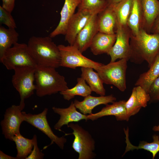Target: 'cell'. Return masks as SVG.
Returning a JSON list of instances; mask_svg holds the SVG:
<instances>
[{
  "instance_id": "obj_25",
  "label": "cell",
  "mask_w": 159,
  "mask_h": 159,
  "mask_svg": "<svg viewBox=\"0 0 159 159\" xmlns=\"http://www.w3.org/2000/svg\"><path fill=\"white\" fill-rule=\"evenodd\" d=\"M159 76V54L146 72L140 75L135 85L140 86L148 94L149 88L154 81Z\"/></svg>"
},
{
  "instance_id": "obj_10",
  "label": "cell",
  "mask_w": 159,
  "mask_h": 159,
  "mask_svg": "<svg viewBox=\"0 0 159 159\" xmlns=\"http://www.w3.org/2000/svg\"><path fill=\"white\" fill-rule=\"evenodd\" d=\"M115 42L107 54L111 57L110 62L115 61L118 59H130L132 50L129 42L132 34L127 26H123L118 22L116 33Z\"/></svg>"
},
{
  "instance_id": "obj_31",
  "label": "cell",
  "mask_w": 159,
  "mask_h": 159,
  "mask_svg": "<svg viewBox=\"0 0 159 159\" xmlns=\"http://www.w3.org/2000/svg\"><path fill=\"white\" fill-rule=\"evenodd\" d=\"M0 23L1 25L4 24L8 28L16 29V25L15 20L9 12L0 6Z\"/></svg>"
},
{
  "instance_id": "obj_7",
  "label": "cell",
  "mask_w": 159,
  "mask_h": 159,
  "mask_svg": "<svg viewBox=\"0 0 159 159\" xmlns=\"http://www.w3.org/2000/svg\"><path fill=\"white\" fill-rule=\"evenodd\" d=\"M0 61L9 70L19 67H37L25 43L15 44L5 52Z\"/></svg>"
},
{
  "instance_id": "obj_34",
  "label": "cell",
  "mask_w": 159,
  "mask_h": 159,
  "mask_svg": "<svg viewBox=\"0 0 159 159\" xmlns=\"http://www.w3.org/2000/svg\"><path fill=\"white\" fill-rule=\"evenodd\" d=\"M33 138L34 140V146L31 153L26 159H42L44 158V154L41 151L38 147L37 136L34 135Z\"/></svg>"
},
{
  "instance_id": "obj_33",
  "label": "cell",
  "mask_w": 159,
  "mask_h": 159,
  "mask_svg": "<svg viewBox=\"0 0 159 159\" xmlns=\"http://www.w3.org/2000/svg\"><path fill=\"white\" fill-rule=\"evenodd\" d=\"M148 94L150 101H159V76L153 82L149 88Z\"/></svg>"
},
{
  "instance_id": "obj_39",
  "label": "cell",
  "mask_w": 159,
  "mask_h": 159,
  "mask_svg": "<svg viewBox=\"0 0 159 159\" xmlns=\"http://www.w3.org/2000/svg\"></svg>"
},
{
  "instance_id": "obj_15",
  "label": "cell",
  "mask_w": 159,
  "mask_h": 159,
  "mask_svg": "<svg viewBox=\"0 0 159 159\" xmlns=\"http://www.w3.org/2000/svg\"><path fill=\"white\" fill-rule=\"evenodd\" d=\"M76 109L74 102L72 101L67 108L52 107V109L54 112L60 116L59 119L54 125V129L60 131L63 126L67 125L70 123L78 122L83 120L87 121V115L78 112Z\"/></svg>"
},
{
  "instance_id": "obj_12",
  "label": "cell",
  "mask_w": 159,
  "mask_h": 159,
  "mask_svg": "<svg viewBox=\"0 0 159 159\" xmlns=\"http://www.w3.org/2000/svg\"><path fill=\"white\" fill-rule=\"evenodd\" d=\"M94 15L88 11L81 10H78L74 14L68 23L65 35V40L70 45H74L77 35Z\"/></svg>"
},
{
  "instance_id": "obj_8",
  "label": "cell",
  "mask_w": 159,
  "mask_h": 159,
  "mask_svg": "<svg viewBox=\"0 0 159 159\" xmlns=\"http://www.w3.org/2000/svg\"><path fill=\"white\" fill-rule=\"evenodd\" d=\"M58 46L61 55L60 66L73 69L78 67H91L96 70L102 64L85 57L74 45L59 44Z\"/></svg>"
},
{
  "instance_id": "obj_22",
  "label": "cell",
  "mask_w": 159,
  "mask_h": 159,
  "mask_svg": "<svg viewBox=\"0 0 159 159\" xmlns=\"http://www.w3.org/2000/svg\"><path fill=\"white\" fill-rule=\"evenodd\" d=\"M81 69V77L88 84L92 91L100 96L105 95L106 91L103 83L98 73L91 67H82Z\"/></svg>"
},
{
  "instance_id": "obj_32",
  "label": "cell",
  "mask_w": 159,
  "mask_h": 159,
  "mask_svg": "<svg viewBox=\"0 0 159 159\" xmlns=\"http://www.w3.org/2000/svg\"><path fill=\"white\" fill-rule=\"evenodd\" d=\"M134 87L137 99L139 104L142 107H146L148 102L150 100L149 95L144 89L140 86H137Z\"/></svg>"
},
{
  "instance_id": "obj_30",
  "label": "cell",
  "mask_w": 159,
  "mask_h": 159,
  "mask_svg": "<svg viewBox=\"0 0 159 159\" xmlns=\"http://www.w3.org/2000/svg\"><path fill=\"white\" fill-rule=\"evenodd\" d=\"M125 106L129 117L137 114L142 107L138 101L134 87L132 90L130 97L127 101H126Z\"/></svg>"
},
{
  "instance_id": "obj_1",
  "label": "cell",
  "mask_w": 159,
  "mask_h": 159,
  "mask_svg": "<svg viewBox=\"0 0 159 159\" xmlns=\"http://www.w3.org/2000/svg\"><path fill=\"white\" fill-rule=\"evenodd\" d=\"M27 45L29 53L37 66L55 68L60 67L59 50L49 36H32Z\"/></svg>"
},
{
  "instance_id": "obj_2",
  "label": "cell",
  "mask_w": 159,
  "mask_h": 159,
  "mask_svg": "<svg viewBox=\"0 0 159 159\" xmlns=\"http://www.w3.org/2000/svg\"><path fill=\"white\" fill-rule=\"evenodd\" d=\"M130 59L135 61H146L150 67L159 54V34H150L143 29L136 35L131 34Z\"/></svg>"
},
{
  "instance_id": "obj_26",
  "label": "cell",
  "mask_w": 159,
  "mask_h": 159,
  "mask_svg": "<svg viewBox=\"0 0 159 159\" xmlns=\"http://www.w3.org/2000/svg\"><path fill=\"white\" fill-rule=\"evenodd\" d=\"M77 82V84L73 88L59 92L64 100L69 101L76 96L85 97L91 94L92 91L90 87L86 84L83 78L81 77L78 78Z\"/></svg>"
},
{
  "instance_id": "obj_23",
  "label": "cell",
  "mask_w": 159,
  "mask_h": 159,
  "mask_svg": "<svg viewBox=\"0 0 159 159\" xmlns=\"http://www.w3.org/2000/svg\"><path fill=\"white\" fill-rule=\"evenodd\" d=\"M143 13L139 1L133 0L132 8L127 22V25L132 35H137L143 29Z\"/></svg>"
},
{
  "instance_id": "obj_21",
  "label": "cell",
  "mask_w": 159,
  "mask_h": 159,
  "mask_svg": "<svg viewBox=\"0 0 159 159\" xmlns=\"http://www.w3.org/2000/svg\"><path fill=\"white\" fill-rule=\"evenodd\" d=\"M124 131L125 135V142L126 144L125 152L123 155H124L127 152L133 151L135 150L143 149L151 153L152 155L153 159H154L156 154L159 152V136L154 135L153 136V141L151 143H148L144 141L140 142L137 146L133 145L130 143L129 138V129L124 128Z\"/></svg>"
},
{
  "instance_id": "obj_16",
  "label": "cell",
  "mask_w": 159,
  "mask_h": 159,
  "mask_svg": "<svg viewBox=\"0 0 159 159\" xmlns=\"http://www.w3.org/2000/svg\"><path fill=\"white\" fill-rule=\"evenodd\" d=\"M80 2V0H64L60 13V21L56 27L50 33L49 36L50 37L53 38L60 34L65 35L68 23Z\"/></svg>"
},
{
  "instance_id": "obj_24",
  "label": "cell",
  "mask_w": 159,
  "mask_h": 159,
  "mask_svg": "<svg viewBox=\"0 0 159 159\" xmlns=\"http://www.w3.org/2000/svg\"><path fill=\"white\" fill-rule=\"evenodd\" d=\"M19 34L15 29L0 26V59L5 52L18 42Z\"/></svg>"
},
{
  "instance_id": "obj_3",
  "label": "cell",
  "mask_w": 159,
  "mask_h": 159,
  "mask_svg": "<svg viewBox=\"0 0 159 159\" xmlns=\"http://www.w3.org/2000/svg\"><path fill=\"white\" fill-rule=\"evenodd\" d=\"M55 68L37 66L35 72L36 93L42 97L55 94L69 88L64 76Z\"/></svg>"
},
{
  "instance_id": "obj_38",
  "label": "cell",
  "mask_w": 159,
  "mask_h": 159,
  "mask_svg": "<svg viewBox=\"0 0 159 159\" xmlns=\"http://www.w3.org/2000/svg\"><path fill=\"white\" fill-rule=\"evenodd\" d=\"M108 5L114 4L118 3L122 0H105Z\"/></svg>"
},
{
  "instance_id": "obj_19",
  "label": "cell",
  "mask_w": 159,
  "mask_h": 159,
  "mask_svg": "<svg viewBox=\"0 0 159 159\" xmlns=\"http://www.w3.org/2000/svg\"><path fill=\"white\" fill-rule=\"evenodd\" d=\"M143 12V29L150 33L154 22L159 15L158 0H139Z\"/></svg>"
},
{
  "instance_id": "obj_14",
  "label": "cell",
  "mask_w": 159,
  "mask_h": 159,
  "mask_svg": "<svg viewBox=\"0 0 159 159\" xmlns=\"http://www.w3.org/2000/svg\"><path fill=\"white\" fill-rule=\"evenodd\" d=\"M126 101L124 100L114 102L112 104L106 105L99 112L87 115V120H96L102 117L114 116L117 121H129L130 118L125 107Z\"/></svg>"
},
{
  "instance_id": "obj_20",
  "label": "cell",
  "mask_w": 159,
  "mask_h": 159,
  "mask_svg": "<svg viewBox=\"0 0 159 159\" xmlns=\"http://www.w3.org/2000/svg\"><path fill=\"white\" fill-rule=\"evenodd\" d=\"M116 34H107L98 32L93 38L90 47L95 55L107 54L114 45Z\"/></svg>"
},
{
  "instance_id": "obj_36",
  "label": "cell",
  "mask_w": 159,
  "mask_h": 159,
  "mask_svg": "<svg viewBox=\"0 0 159 159\" xmlns=\"http://www.w3.org/2000/svg\"><path fill=\"white\" fill-rule=\"evenodd\" d=\"M150 32L152 33L159 34V15L155 20Z\"/></svg>"
},
{
  "instance_id": "obj_11",
  "label": "cell",
  "mask_w": 159,
  "mask_h": 159,
  "mask_svg": "<svg viewBox=\"0 0 159 159\" xmlns=\"http://www.w3.org/2000/svg\"><path fill=\"white\" fill-rule=\"evenodd\" d=\"M48 111V109L46 108L41 112L37 114L26 113L23 111H22V113L24 121L37 128L47 135L51 140V144L55 143L61 149L63 150L67 140L63 136L59 137L54 133L47 119Z\"/></svg>"
},
{
  "instance_id": "obj_37",
  "label": "cell",
  "mask_w": 159,
  "mask_h": 159,
  "mask_svg": "<svg viewBox=\"0 0 159 159\" xmlns=\"http://www.w3.org/2000/svg\"><path fill=\"white\" fill-rule=\"evenodd\" d=\"M0 159H17L16 157H14L8 155L4 153L1 150L0 151Z\"/></svg>"
},
{
  "instance_id": "obj_4",
  "label": "cell",
  "mask_w": 159,
  "mask_h": 159,
  "mask_svg": "<svg viewBox=\"0 0 159 159\" xmlns=\"http://www.w3.org/2000/svg\"><path fill=\"white\" fill-rule=\"evenodd\" d=\"M125 59L111 62L107 64H103L96 71L99 74L103 83L112 85L121 92L126 88V73L127 68Z\"/></svg>"
},
{
  "instance_id": "obj_5",
  "label": "cell",
  "mask_w": 159,
  "mask_h": 159,
  "mask_svg": "<svg viewBox=\"0 0 159 159\" xmlns=\"http://www.w3.org/2000/svg\"><path fill=\"white\" fill-rule=\"evenodd\" d=\"M67 126L73 131L70 134L74 136L72 147L78 153V159L95 158V141L90 133L77 124L70 123Z\"/></svg>"
},
{
  "instance_id": "obj_18",
  "label": "cell",
  "mask_w": 159,
  "mask_h": 159,
  "mask_svg": "<svg viewBox=\"0 0 159 159\" xmlns=\"http://www.w3.org/2000/svg\"><path fill=\"white\" fill-rule=\"evenodd\" d=\"M116 100V98L112 94L99 97L93 96L89 95L85 97L82 101L75 100L74 103L77 109H78L80 112L87 115L92 113V110L95 107L100 105H106L109 103H112Z\"/></svg>"
},
{
  "instance_id": "obj_17",
  "label": "cell",
  "mask_w": 159,
  "mask_h": 159,
  "mask_svg": "<svg viewBox=\"0 0 159 159\" xmlns=\"http://www.w3.org/2000/svg\"><path fill=\"white\" fill-rule=\"evenodd\" d=\"M97 22L99 32L107 34L116 33L118 21L112 5H108L97 14Z\"/></svg>"
},
{
  "instance_id": "obj_6",
  "label": "cell",
  "mask_w": 159,
  "mask_h": 159,
  "mask_svg": "<svg viewBox=\"0 0 159 159\" xmlns=\"http://www.w3.org/2000/svg\"><path fill=\"white\" fill-rule=\"evenodd\" d=\"M36 68L31 67H22L14 69L12 83L18 92L20 98V104L25 105L24 100L32 96L36 89L35 72Z\"/></svg>"
},
{
  "instance_id": "obj_13",
  "label": "cell",
  "mask_w": 159,
  "mask_h": 159,
  "mask_svg": "<svg viewBox=\"0 0 159 159\" xmlns=\"http://www.w3.org/2000/svg\"><path fill=\"white\" fill-rule=\"evenodd\" d=\"M99 32L97 14L93 15L77 35L74 45L82 53L90 48L93 39Z\"/></svg>"
},
{
  "instance_id": "obj_29",
  "label": "cell",
  "mask_w": 159,
  "mask_h": 159,
  "mask_svg": "<svg viewBox=\"0 0 159 159\" xmlns=\"http://www.w3.org/2000/svg\"><path fill=\"white\" fill-rule=\"evenodd\" d=\"M78 10L88 11L93 14H98L108 6L105 0H80Z\"/></svg>"
},
{
  "instance_id": "obj_27",
  "label": "cell",
  "mask_w": 159,
  "mask_h": 159,
  "mask_svg": "<svg viewBox=\"0 0 159 159\" xmlns=\"http://www.w3.org/2000/svg\"><path fill=\"white\" fill-rule=\"evenodd\" d=\"M16 144L17 159H26L31 153L33 148L34 140L26 138L19 133L12 138Z\"/></svg>"
},
{
  "instance_id": "obj_28",
  "label": "cell",
  "mask_w": 159,
  "mask_h": 159,
  "mask_svg": "<svg viewBox=\"0 0 159 159\" xmlns=\"http://www.w3.org/2000/svg\"><path fill=\"white\" fill-rule=\"evenodd\" d=\"M133 0H122L112 5L117 17L118 23L123 26H127L128 18L131 11Z\"/></svg>"
},
{
  "instance_id": "obj_9",
  "label": "cell",
  "mask_w": 159,
  "mask_h": 159,
  "mask_svg": "<svg viewBox=\"0 0 159 159\" xmlns=\"http://www.w3.org/2000/svg\"><path fill=\"white\" fill-rule=\"evenodd\" d=\"M25 106L19 104L13 105L7 108L4 118L1 122L2 133L6 139L12 140V138L20 133L21 123L24 121L22 111Z\"/></svg>"
},
{
  "instance_id": "obj_35",
  "label": "cell",
  "mask_w": 159,
  "mask_h": 159,
  "mask_svg": "<svg viewBox=\"0 0 159 159\" xmlns=\"http://www.w3.org/2000/svg\"><path fill=\"white\" fill-rule=\"evenodd\" d=\"M15 1V0H2V6L11 13L14 8Z\"/></svg>"
}]
</instances>
